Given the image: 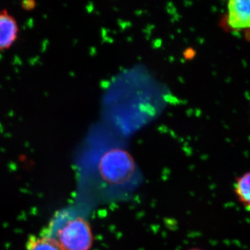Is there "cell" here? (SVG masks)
Segmentation results:
<instances>
[{
    "instance_id": "cell-5",
    "label": "cell",
    "mask_w": 250,
    "mask_h": 250,
    "mask_svg": "<svg viewBox=\"0 0 250 250\" xmlns=\"http://www.w3.org/2000/svg\"><path fill=\"white\" fill-rule=\"evenodd\" d=\"M234 192L238 202L245 208L250 210V171L236 179Z\"/></svg>"
},
{
    "instance_id": "cell-2",
    "label": "cell",
    "mask_w": 250,
    "mask_h": 250,
    "mask_svg": "<svg viewBox=\"0 0 250 250\" xmlns=\"http://www.w3.org/2000/svg\"><path fill=\"white\" fill-rule=\"evenodd\" d=\"M59 242L64 250H89L93 242L88 223L82 218L68 222L58 231Z\"/></svg>"
},
{
    "instance_id": "cell-8",
    "label": "cell",
    "mask_w": 250,
    "mask_h": 250,
    "mask_svg": "<svg viewBox=\"0 0 250 250\" xmlns=\"http://www.w3.org/2000/svg\"><path fill=\"white\" fill-rule=\"evenodd\" d=\"M188 250H205L200 249V248H192V249H190Z\"/></svg>"
},
{
    "instance_id": "cell-3",
    "label": "cell",
    "mask_w": 250,
    "mask_h": 250,
    "mask_svg": "<svg viewBox=\"0 0 250 250\" xmlns=\"http://www.w3.org/2000/svg\"><path fill=\"white\" fill-rule=\"evenodd\" d=\"M19 34V24L15 16L6 9L0 10V52L11 48Z\"/></svg>"
},
{
    "instance_id": "cell-6",
    "label": "cell",
    "mask_w": 250,
    "mask_h": 250,
    "mask_svg": "<svg viewBox=\"0 0 250 250\" xmlns=\"http://www.w3.org/2000/svg\"><path fill=\"white\" fill-rule=\"evenodd\" d=\"M27 250H64L57 240L48 236H31L27 243Z\"/></svg>"
},
{
    "instance_id": "cell-7",
    "label": "cell",
    "mask_w": 250,
    "mask_h": 250,
    "mask_svg": "<svg viewBox=\"0 0 250 250\" xmlns=\"http://www.w3.org/2000/svg\"><path fill=\"white\" fill-rule=\"evenodd\" d=\"M31 1H32V0H28V2L27 0H24L22 5V7L26 9V10L32 9L35 6V1L31 3Z\"/></svg>"
},
{
    "instance_id": "cell-1",
    "label": "cell",
    "mask_w": 250,
    "mask_h": 250,
    "mask_svg": "<svg viewBox=\"0 0 250 250\" xmlns=\"http://www.w3.org/2000/svg\"><path fill=\"white\" fill-rule=\"evenodd\" d=\"M100 170L102 177L107 183L118 185L126 183L132 177L134 165L126 153L111 152L102 159Z\"/></svg>"
},
{
    "instance_id": "cell-4",
    "label": "cell",
    "mask_w": 250,
    "mask_h": 250,
    "mask_svg": "<svg viewBox=\"0 0 250 250\" xmlns=\"http://www.w3.org/2000/svg\"><path fill=\"white\" fill-rule=\"evenodd\" d=\"M228 22L233 29H250V0H229Z\"/></svg>"
}]
</instances>
